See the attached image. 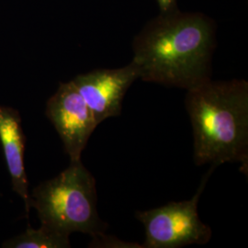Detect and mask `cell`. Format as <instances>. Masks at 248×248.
<instances>
[{
	"instance_id": "obj_1",
	"label": "cell",
	"mask_w": 248,
	"mask_h": 248,
	"mask_svg": "<svg viewBox=\"0 0 248 248\" xmlns=\"http://www.w3.org/2000/svg\"><path fill=\"white\" fill-rule=\"evenodd\" d=\"M215 33L213 19L202 13L160 14L133 40L139 78L186 90L212 79Z\"/></svg>"
},
{
	"instance_id": "obj_2",
	"label": "cell",
	"mask_w": 248,
	"mask_h": 248,
	"mask_svg": "<svg viewBox=\"0 0 248 248\" xmlns=\"http://www.w3.org/2000/svg\"><path fill=\"white\" fill-rule=\"evenodd\" d=\"M197 166L238 162L248 170V83L208 80L186 90Z\"/></svg>"
},
{
	"instance_id": "obj_3",
	"label": "cell",
	"mask_w": 248,
	"mask_h": 248,
	"mask_svg": "<svg viewBox=\"0 0 248 248\" xmlns=\"http://www.w3.org/2000/svg\"><path fill=\"white\" fill-rule=\"evenodd\" d=\"M31 197L42 225L68 236L75 232L92 238L105 234L107 224L97 210L96 181L81 159L71 161L57 177L42 182Z\"/></svg>"
},
{
	"instance_id": "obj_4",
	"label": "cell",
	"mask_w": 248,
	"mask_h": 248,
	"mask_svg": "<svg viewBox=\"0 0 248 248\" xmlns=\"http://www.w3.org/2000/svg\"><path fill=\"white\" fill-rule=\"evenodd\" d=\"M216 166L212 165L199 188L188 201L174 202L159 208L135 213L145 228L142 248H179L189 245H205L212 237V229L201 221L198 204Z\"/></svg>"
},
{
	"instance_id": "obj_5",
	"label": "cell",
	"mask_w": 248,
	"mask_h": 248,
	"mask_svg": "<svg viewBox=\"0 0 248 248\" xmlns=\"http://www.w3.org/2000/svg\"><path fill=\"white\" fill-rule=\"evenodd\" d=\"M45 114L59 134L70 161L81 159L98 124L72 81L60 84L46 104Z\"/></svg>"
},
{
	"instance_id": "obj_6",
	"label": "cell",
	"mask_w": 248,
	"mask_h": 248,
	"mask_svg": "<svg viewBox=\"0 0 248 248\" xmlns=\"http://www.w3.org/2000/svg\"><path fill=\"white\" fill-rule=\"evenodd\" d=\"M139 78L135 63L116 69H97L72 80L91 109L98 124L121 115L123 100L133 82Z\"/></svg>"
},
{
	"instance_id": "obj_7",
	"label": "cell",
	"mask_w": 248,
	"mask_h": 248,
	"mask_svg": "<svg viewBox=\"0 0 248 248\" xmlns=\"http://www.w3.org/2000/svg\"><path fill=\"white\" fill-rule=\"evenodd\" d=\"M0 142L11 177L13 190L24 202L28 216L31 208V197L28 190L29 184L24 166L26 138L18 110L9 107L0 106Z\"/></svg>"
},
{
	"instance_id": "obj_8",
	"label": "cell",
	"mask_w": 248,
	"mask_h": 248,
	"mask_svg": "<svg viewBox=\"0 0 248 248\" xmlns=\"http://www.w3.org/2000/svg\"><path fill=\"white\" fill-rule=\"evenodd\" d=\"M3 248H70L69 236L42 225L35 230L28 227L22 234L5 242Z\"/></svg>"
},
{
	"instance_id": "obj_9",
	"label": "cell",
	"mask_w": 248,
	"mask_h": 248,
	"mask_svg": "<svg viewBox=\"0 0 248 248\" xmlns=\"http://www.w3.org/2000/svg\"><path fill=\"white\" fill-rule=\"evenodd\" d=\"M160 9V14H172L178 11L177 0H156Z\"/></svg>"
}]
</instances>
